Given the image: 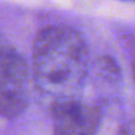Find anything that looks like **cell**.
<instances>
[{
  "mask_svg": "<svg viewBox=\"0 0 135 135\" xmlns=\"http://www.w3.org/2000/svg\"><path fill=\"white\" fill-rule=\"evenodd\" d=\"M88 65V48L76 29L53 25L41 29L33 42V76L37 89L53 102L73 97L82 84Z\"/></svg>",
  "mask_w": 135,
  "mask_h": 135,
  "instance_id": "1",
  "label": "cell"
},
{
  "mask_svg": "<svg viewBox=\"0 0 135 135\" xmlns=\"http://www.w3.org/2000/svg\"><path fill=\"white\" fill-rule=\"evenodd\" d=\"M28 65L0 35V117H19L28 105Z\"/></svg>",
  "mask_w": 135,
  "mask_h": 135,
  "instance_id": "2",
  "label": "cell"
},
{
  "mask_svg": "<svg viewBox=\"0 0 135 135\" xmlns=\"http://www.w3.org/2000/svg\"><path fill=\"white\" fill-rule=\"evenodd\" d=\"M50 111L57 134H94L101 123L99 109L74 97L52 102Z\"/></svg>",
  "mask_w": 135,
  "mask_h": 135,
  "instance_id": "3",
  "label": "cell"
},
{
  "mask_svg": "<svg viewBox=\"0 0 135 135\" xmlns=\"http://www.w3.org/2000/svg\"><path fill=\"white\" fill-rule=\"evenodd\" d=\"M132 76H134V80H135V60L132 62Z\"/></svg>",
  "mask_w": 135,
  "mask_h": 135,
  "instance_id": "4",
  "label": "cell"
},
{
  "mask_svg": "<svg viewBox=\"0 0 135 135\" xmlns=\"http://www.w3.org/2000/svg\"><path fill=\"white\" fill-rule=\"evenodd\" d=\"M132 2H135V0H132Z\"/></svg>",
  "mask_w": 135,
  "mask_h": 135,
  "instance_id": "5",
  "label": "cell"
}]
</instances>
